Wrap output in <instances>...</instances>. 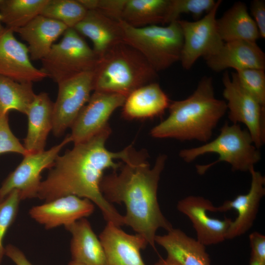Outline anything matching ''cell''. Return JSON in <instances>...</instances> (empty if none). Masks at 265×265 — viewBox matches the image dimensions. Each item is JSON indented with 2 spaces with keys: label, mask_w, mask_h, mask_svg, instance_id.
I'll return each mask as SVG.
<instances>
[{
  "label": "cell",
  "mask_w": 265,
  "mask_h": 265,
  "mask_svg": "<svg viewBox=\"0 0 265 265\" xmlns=\"http://www.w3.org/2000/svg\"><path fill=\"white\" fill-rule=\"evenodd\" d=\"M111 130L109 126L89 139L74 144L71 150L58 156L46 179L42 181L37 197L46 202L66 196L75 195L90 200L98 206L104 219L120 227L124 216L103 196L100 184L107 169L118 170L128 161L134 150L130 145L113 152L106 147Z\"/></svg>",
  "instance_id": "1"
},
{
  "label": "cell",
  "mask_w": 265,
  "mask_h": 265,
  "mask_svg": "<svg viewBox=\"0 0 265 265\" xmlns=\"http://www.w3.org/2000/svg\"><path fill=\"white\" fill-rule=\"evenodd\" d=\"M145 152L135 151L131 159L122 164L120 171L103 176L101 191L110 203L124 204V225L142 236L155 247L157 231H169L173 226L162 213L158 200L160 176L167 156L160 155L151 168Z\"/></svg>",
  "instance_id": "2"
},
{
  "label": "cell",
  "mask_w": 265,
  "mask_h": 265,
  "mask_svg": "<svg viewBox=\"0 0 265 265\" xmlns=\"http://www.w3.org/2000/svg\"><path fill=\"white\" fill-rule=\"evenodd\" d=\"M168 109V116L151 130L152 137L207 143L227 108L226 101L214 97L212 78L204 76L191 95L171 101Z\"/></svg>",
  "instance_id": "3"
},
{
  "label": "cell",
  "mask_w": 265,
  "mask_h": 265,
  "mask_svg": "<svg viewBox=\"0 0 265 265\" xmlns=\"http://www.w3.org/2000/svg\"><path fill=\"white\" fill-rule=\"evenodd\" d=\"M93 73V91L126 97L138 88L156 82L158 73L136 50L120 43L99 57Z\"/></svg>",
  "instance_id": "4"
},
{
  "label": "cell",
  "mask_w": 265,
  "mask_h": 265,
  "mask_svg": "<svg viewBox=\"0 0 265 265\" xmlns=\"http://www.w3.org/2000/svg\"><path fill=\"white\" fill-rule=\"evenodd\" d=\"M208 153L217 154L219 158L211 163L197 165V172L200 175L221 161L230 164L233 171L249 172L261 158L248 131L242 130L238 124L229 125L227 122L214 139L199 147L182 150L179 156L185 161L190 162Z\"/></svg>",
  "instance_id": "5"
},
{
  "label": "cell",
  "mask_w": 265,
  "mask_h": 265,
  "mask_svg": "<svg viewBox=\"0 0 265 265\" xmlns=\"http://www.w3.org/2000/svg\"><path fill=\"white\" fill-rule=\"evenodd\" d=\"M119 22L124 42L138 51L157 73L180 61L183 36L178 21L142 27Z\"/></svg>",
  "instance_id": "6"
},
{
  "label": "cell",
  "mask_w": 265,
  "mask_h": 265,
  "mask_svg": "<svg viewBox=\"0 0 265 265\" xmlns=\"http://www.w3.org/2000/svg\"><path fill=\"white\" fill-rule=\"evenodd\" d=\"M99 57L74 28H68L41 61V70L58 83L80 74L93 72Z\"/></svg>",
  "instance_id": "7"
},
{
  "label": "cell",
  "mask_w": 265,
  "mask_h": 265,
  "mask_svg": "<svg viewBox=\"0 0 265 265\" xmlns=\"http://www.w3.org/2000/svg\"><path fill=\"white\" fill-rule=\"evenodd\" d=\"M223 95L226 100L228 118L233 124H244L255 146L259 149L265 142V108L238 82L235 72L223 74Z\"/></svg>",
  "instance_id": "8"
},
{
  "label": "cell",
  "mask_w": 265,
  "mask_h": 265,
  "mask_svg": "<svg viewBox=\"0 0 265 265\" xmlns=\"http://www.w3.org/2000/svg\"><path fill=\"white\" fill-rule=\"evenodd\" d=\"M71 142L69 135L51 149L35 153H29L3 182L0 187V202L10 192L17 190L21 199L37 197L41 185V173L54 165L61 149Z\"/></svg>",
  "instance_id": "9"
},
{
  "label": "cell",
  "mask_w": 265,
  "mask_h": 265,
  "mask_svg": "<svg viewBox=\"0 0 265 265\" xmlns=\"http://www.w3.org/2000/svg\"><path fill=\"white\" fill-rule=\"evenodd\" d=\"M221 2L216 1L214 7L198 20H178L183 36L180 61L185 69L189 70L200 57L205 58L214 54L223 45L216 25V15Z\"/></svg>",
  "instance_id": "10"
},
{
  "label": "cell",
  "mask_w": 265,
  "mask_h": 265,
  "mask_svg": "<svg viewBox=\"0 0 265 265\" xmlns=\"http://www.w3.org/2000/svg\"><path fill=\"white\" fill-rule=\"evenodd\" d=\"M93 72L83 73L58 83L56 100L53 103L52 131L61 136L71 127L81 109L88 102L93 88Z\"/></svg>",
  "instance_id": "11"
},
{
  "label": "cell",
  "mask_w": 265,
  "mask_h": 265,
  "mask_svg": "<svg viewBox=\"0 0 265 265\" xmlns=\"http://www.w3.org/2000/svg\"><path fill=\"white\" fill-rule=\"evenodd\" d=\"M126 98L119 94L94 91L71 127V142L74 144L82 142L104 130L109 125L111 115L123 106Z\"/></svg>",
  "instance_id": "12"
},
{
  "label": "cell",
  "mask_w": 265,
  "mask_h": 265,
  "mask_svg": "<svg viewBox=\"0 0 265 265\" xmlns=\"http://www.w3.org/2000/svg\"><path fill=\"white\" fill-rule=\"evenodd\" d=\"M214 206L202 196L190 195L177 203L178 210L186 216L195 230L196 239L205 246L219 243L226 239L232 221L225 217L221 220L210 217L208 212H213Z\"/></svg>",
  "instance_id": "13"
},
{
  "label": "cell",
  "mask_w": 265,
  "mask_h": 265,
  "mask_svg": "<svg viewBox=\"0 0 265 265\" xmlns=\"http://www.w3.org/2000/svg\"><path fill=\"white\" fill-rule=\"evenodd\" d=\"M0 76L19 82H32L48 77L31 63L27 47L5 27L0 35Z\"/></svg>",
  "instance_id": "14"
},
{
  "label": "cell",
  "mask_w": 265,
  "mask_h": 265,
  "mask_svg": "<svg viewBox=\"0 0 265 265\" xmlns=\"http://www.w3.org/2000/svg\"><path fill=\"white\" fill-rule=\"evenodd\" d=\"M251 176L250 189L245 194H239L232 200L225 201L215 207L213 212H225L235 210L238 216L232 220L226 239H232L244 234L252 226L256 219L261 199L265 195V177L254 167L249 171Z\"/></svg>",
  "instance_id": "15"
},
{
  "label": "cell",
  "mask_w": 265,
  "mask_h": 265,
  "mask_svg": "<svg viewBox=\"0 0 265 265\" xmlns=\"http://www.w3.org/2000/svg\"><path fill=\"white\" fill-rule=\"evenodd\" d=\"M94 204L89 200L75 195L62 196L34 206L29 215L47 229L65 227L90 215Z\"/></svg>",
  "instance_id": "16"
},
{
  "label": "cell",
  "mask_w": 265,
  "mask_h": 265,
  "mask_svg": "<svg viewBox=\"0 0 265 265\" xmlns=\"http://www.w3.org/2000/svg\"><path fill=\"white\" fill-rule=\"evenodd\" d=\"M106 265H146L140 251L148 245L142 236L125 232L120 227L107 222L99 236Z\"/></svg>",
  "instance_id": "17"
},
{
  "label": "cell",
  "mask_w": 265,
  "mask_h": 265,
  "mask_svg": "<svg viewBox=\"0 0 265 265\" xmlns=\"http://www.w3.org/2000/svg\"><path fill=\"white\" fill-rule=\"evenodd\" d=\"M212 71L228 68L236 71L247 69H265V54L256 42L236 40L224 43L214 54L204 58Z\"/></svg>",
  "instance_id": "18"
},
{
  "label": "cell",
  "mask_w": 265,
  "mask_h": 265,
  "mask_svg": "<svg viewBox=\"0 0 265 265\" xmlns=\"http://www.w3.org/2000/svg\"><path fill=\"white\" fill-rule=\"evenodd\" d=\"M73 28L91 41L93 50L99 57L124 42L119 21L97 10H87L84 17Z\"/></svg>",
  "instance_id": "19"
},
{
  "label": "cell",
  "mask_w": 265,
  "mask_h": 265,
  "mask_svg": "<svg viewBox=\"0 0 265 265\" xmlns=\"http://www.w3.org/2000/svg\"><path fill=\"white\" fill-rule=\"evenodd\" d=\"M170 103L159 84L153 82L138 88L127 97L122 114L128 120L152 119L161 116Z\"/></svg>",
  "instance_id": "20"
},
{
  "label": "cell",
  "mask_w": 265,
  "mask_h": 265,
  "mask_svg": "<svg viewBox=\"0 0 265 265\" xmlns=\"http://www.w3.org/2000/svg\"><path fill=\"white\" fill-rule=\"evenodd\" d=\"M68 28L60 22L39 15L14 32L27 42L30 60L35 61L46 56L54 42Z\"/></svg>",
  "instance_id": "21"
},
{
  "label": "cell",
  "mask_w": 265,
  "mask_h": 265,
  "mask_svg": "<svg viewBox=\"0 0 265 265\" xmlns=\"http://www.w3.org/2000/svg\"><path fill=\"white\" fill-rule=\"evenodd\" d=\"M53 103L46 92L35 95L26 113L27 132L24 147L28 153L44 151L46 140L53 128Z\"/></svg>",
  "instance_id": "22"
},
{
  "label": "cell",
  "mask_w": 265,
  "mask_h": 265,
  "mask_svg": "<svg viewBox=\"0 0 265 265\" xmlns=\"http://www.w3.org/2000/svg\"><path fill=\"white\" fill-rule=\"evenodd\" d=\"M155 241L164 249L167 258L180 265H211L206 246L179 229L173 228L166 234L157 235Z\"/></svg>",
  "instance_id": "23"
},
{
  "label": "cell",
  "mask_w": 265,
  "mask_h": 265,
  "mask_svg": "<svg viewBox=\"0 0 265 265\" xmlns=\"http://www.w3.org/2000/svg\"><path fill=\"white\" fill-rule=\"evenodd\" d=\"M65 228L71 234L72 261L83 265H106L103 247L85 218Z\"/></svg>",
  "instance_id": "24"
},
{
  "label": "cell",
  "mask_w": 265,
  "mask_h": 265,
  "mask_svg": "<svg viewBox=\"0 0 265 265\" xmlns=\"http://www.w3.org/2000/svg\"><path fill=\"white\" fill-rule=\"evenodd\" d=\"M216 25L224 43L236 40L256 42L260 38L255 22L246 4L241 1L235 2L220 18L216 19Z\"/></svg>",
  "instance_id": "25"
},
{
  "label": "cell",
  "mask_w": 265,
  "mask_h": 265,
  "mask_svg": "<svg viewBox=\"0 0 265 265\" xmlns=\"http://www.w3.org/2000/svg\"><path fill=\"white\" fill-rule=\"evenodd\" d=\"M169 4L170 0H126L120 21L134 27L167 25Z\"/></svg>",
  "instance_id": "26"
},
{
  "label": "cell",
  "mask_w": 265,
  "mask_h": 265,
  "mask_svg": "<svg viewBox=\"0 0 265 265\" xmlns=\"http://www.w3.org/2000/svg\"><path fill=\"white\" fill-rule=\"evenodd\" d=\"M35 95L32 82H19L0 76V116L11 110L26 114Z\"/></svg>",
  "instance_id": "27"
},
{
  "label": "cell",
  "mask_w": 265,
  "mask_h": 265,
  "mask_svg": "<svg viewBox=\"0 0 265 265\" xmlns=\"http://www.w3.org/2000/svg\"><path fill=\"white\" fill-rule=\"evenodd\" d=\"M48 0H3L0 20L5 27L14 31L40 15Z\"/></svg>",
  "instance_id": "28"
},
{
  "label": "cell",
  "mask_w": 265,
  "mask_h": 265,
  "mask_svg": "<svg viewBox=\"0 0 265 265\" xmlns=\"http://www.w3.org/2000/svg\"><path fill=\"white\" fill-rule=\"evenodd\" d=\"M87 10L79 0H48L40 15L74 28L85 16Z\"/></svg>",
  "instance_id": "29"
},
{
  "label": "cell",
  "mask_w": 265,
  "mask_h": 265,
  "mask_svg": "<svg viewBox=\"0 0 265 265\" xmlns=\"http://www.w3.org/2000/svg\"><path fill=\"white\" fill-rule=\"evenodd\" d=\"M214 0H170L167 25L179 20L181 14L191 15L198 20L210 12L215 5Z\"/></svg>",
  "instance_id": "30"
},
{
  "label": "cell",
  "mask_w": 265,
  "mask_h": 265,
  "mask_svg": "<svg viewBox=\"0 0 265 265\" xmlns=\"http://www.w3.org/2000/svg\"><path fill=\"white\" fill-rule=\"evenodd\" d=\"M237 80L247 92L265 106V73L260 69H247L236 71Z\"/></svg>",
  "instance_id": "31"
},
{
  "label": "cell",
  "mask_w": 265,
  "mask_h": 265,
  "mask_svg": "<svg viewBox=\"0 0 265 265\" xmlns=\"http://www.w3.org/2000/svg\"><path fill=\"white\" fill-rule=\"evenodd\" d=\"M21 200L19 191L14 190L0 202V265L5 255L3 238L16 217Z\"/></svg>",
  "instance_id": "32"
},
{
  "label": "cell",
  "mask_w": 265,
  "mask_h": 265,
  "mask_svg": "<svg viewBox=\"0 0 265 265\" xmlns=\"http://www.w3.org/2000/svg\"><path fill=\"white\" fill-rule=\"evenodd\" d=\"M15 153L28 154L24 146L12 133L8 123V113L0 116V154Z\"/></svg>",
  "instance_id": "33"
},
{
  "label": "cell",
  "mask_w": 265,
  "mask_h": 265,
  "mask_svg": "<svg viewBox=\"0 0 265 265\" xmlns=\"http://www.w3.org/2000/svg\"><path fill=\"white\" fill-rule=\"evenodd\" d=\"M87 10H95L117 21L121 15L126 0H79Z\"/></svg>",
  "instance_id": "34"
},
{
  "label": "cell",
  "mask_w": 265,
  "mask_h": 265,
  "mask_svg": "<svg viewBox=\"0 0 265 265\" xmlns=\"http://www.w3.org/2000/svg\"><path fill=\"white\" fill-rule=\"evenodd\" d=\"M251 248V257L262 265H265V236L258 232H254L249 236Z\"/></svg>",
  "instance_id": "35"
},
{
  "label": "cell",
  "mask_w": 265,
  "mask_h": 265,
  "mask_svg": "<svg viewBox=\"0 0 265 265\" xmlns=\"http://www.w3.org/2000/svg\"><path fill=\"white\" fill-rule=\"evenodd\" d=\"M251 14L258 29L260 38H265V2L263 0H254L250 6Z\"/></svg>",
  "instance_id": "36"
},
{
  "label": "cell",
  "mask_w": 265,
  "mask_h": 265,
  "mask_svg": "<svg viewBox=\"0 0 265 265\" xmlns=\"http://www.w3.org/2000/svg\"><path fill=\"white\" fill-rule=\"evenodd\" d=\"M5 255L16 265H32L23 252L12 244H8L5 247Z\"/></svg>",
  "instance_id": "37"
},
{
  "label": "cell",
  "mask_w": 265,
  "mask_h": 265,
  "mask_svg": "<svg viewBox=\"0 0 265 265\" xmlns=\"http://www.w3.org/2000/svg\"><path fill=\"white\" fill-rule=\"evenodd\" d=\"M154 265H180L175 261L166 258L165 259H161Z\"/></svg>",
  "instance_id": "38"
},
{
  "label": "cell",
  "mask_w": 265,
  "mask_h": 265,
  "mask_svg": "<svg viewBox=\"0 0 265 265\" xmlns=\"http://www.w3.org/2000/svg\"><path fill=\"white\" fill-rule=\"evenodd\" d=\"M249 265H262L255 259L251 257Z\"/></svg>",
  "instance_id": "39"
},
{
  "label": "cell",
  "mask_w": 265,
  "mask_h": 265,
  "mask_svg": "<svg viewBox=\"0 0 265 265\" xmlns=\"http://www.w3.org/2000/svg\"><path fill=\"white\" fill-rule=\"evenodd\" d=\"M2 23L0 20V35L1 34V33L3 32V31L4 30V28H5V27H4L2 25Z\"/></svg>",
  "instance_id": "40"
},
{
  "label": "cell",
  "mask_w": 265,
  "mask_h": 265,
  "mask_svg": "<svg viewBox=\"0 0 265 265\" xmlns=\"http://www.w3.org/2000/svg\"><path fill=\"white\" fill-rule=\"evenodd\" d=\"M68 265H83L78 263L74 261H71L69 263Z\"/></svg>",
  "instance_id": "41"
},
{
  "label": "cell",
  "mask_w": 265,
  "mask_h": 265,
  "mask_svg": "<svg viewBox=\"0 0 265 265\" xmlns=\"http://www.w3.org/2000/svg\"><path fill=\"white\" fill-rule=\"evenodd\" d=\"M3 2V0H0V8Z\"/></svg>",
  "instance_id": "42"
}]
</instances>
